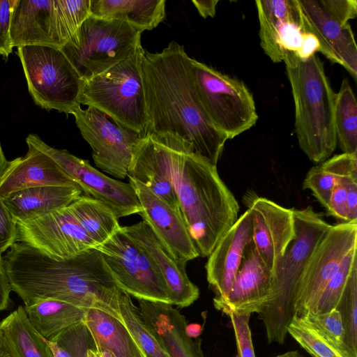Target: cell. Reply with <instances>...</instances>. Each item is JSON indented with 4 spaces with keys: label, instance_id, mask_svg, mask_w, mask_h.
I'll return each instance as SVG.
<instances>
[{
    "label": "cell",
    "instance_id": "43",
    "mask_svg": "<svg viewBox=\"0 0 357 357\" xmlns=\"http://www.w3.org/2000/svg\"><path fill=\"white\" fill-rule=\"evenodd\" d=\"M15 0H0V55L5 58L13 52L10 29Z\"/></svg>",
    "mask_w": 357,
    "mask_h": 357
},
{
    "label": "cell",
    "instance_id": "47",
    "mask_svg": "<svg viewBox=\"0 0 357 357\" xmlns=\"http://www.w3.org/2000/svg\"><path fill=\"white\" fill-rule=\"evenodd\" d=\"M11 289L6 273L3 257L0 252V311L8 308L10 302Z\"/></svg>",
    "mask_w": 357,
    "mask_h": 357
},
{
    "label": "cell",
    "instance_id": "13",
    "mask_svg": "<svg viewBox=\"0 0 357 357\" xmlns=\"http://www.w3.org/2000/svg\"><path fill=\"white\" fill-rule=\"evenodd\" d=\"M357 247V222L331 225L309 257L297 284L294 312H310L323 289L346 255Z\"/></svg>",
    "mask_w": 357,
    "mask_h": 357
},
{
    "label": "cell",
    "instance_id": "49",
    "mask_svg": "<svg viewBox=\"0 0 357 357\" xmlns=\"http://www.w3.org/2000/svg\"><path fill=\"white\" fill-rule=\"evenodd\" d=\"M218 0H192V3L203 18L214 17Z\"/></svg>",
    "mask_w": 357,
    "mask_h": 357
},
{
    "label": "cell",
    "instance_id": "28",
    "mask_svg": "<svg viewBox=\"0 0 357 357\" xmlns=\"http://www.w3.org/2000/svg\"><path fill=\"white\" fill-rule=\"evenodd\" d=\"M84 322L96 348L107 349L116 357H144L121 320L100 310L89 308Z\"/></svg>",
    "mask_w": 357,
    "mask_h": 357
},
{
    "label": "cell",
    "instance_id": "34",
    "mask_svg": "<svg viewBox=\"0 0 357 357\" xmlns=\"http://www.w3.org/2000/svg\"><path fill=\"white\" fill-rule=\"evenodd\" d=\"M344 329V343L351 357H357V267H355L335 308Z\"/></svg>",
    "mask_w": 357,
    "mask_h": 357
},
{
    "label": "cell",
    "instance_id": "52",
    "mask_svg": "<svg viewBox=\"0 0 357 357\" xmlns=\"http://www.w3.org/2000/svg\"><path fill=\"white\" fill-rule=\"evenodd\" d=\"M54 357H70V355L61 348L57 343L46 340Z\"/></svg>",
    "mask_w": 357,
    "mask_h": 357
},
{
    "label": "cell",
    "instance_id": "4",
    "mask_svg": "<svg viewBox=\"0 0 357 357\" xmlns=\"http://www.w3.org/2000/svg\"><path fill=\"white\" fill-rule=\"evenodd\" d=\"M283 61L294 102L299 146L311 161L324 162L337 146L335 93L321 60L315 54L301 59L293 52H284Z\"/></svg>",
    "mask_w": 357,
    "mask_h": 357
},
{
    "label": "cell",
    "instance_id": "2",
    "mask_svg": "<svg viewBox=\"0 0 357 357\" xmlns=\"http://www.w3.org/2000/svg\"><path fill=\"white\" fill-rule=\"evenodd\" d=\"M3 260L11 291L21 298L24 306L55 299L85 309L96 308L121 320L122 290L96 248L56 260L33 247L16 242Z\"/></svg>",
    "mask_w": 357,
    "mask_h": 357
},
{
    "label": "cell",
    "instance_id": "45",
    "mask_svg": "<svg viewBox=\"0 0 357 357\" xmlns=\"http://www.w3.org/2000/svg\"><path fill=\"white\" fill-rule=\"evenodd\" d=\"M321 1L330 13L345 22L356 17L357 1L356 0H321Z\"/></svg>",
    "mask_w": 357,
    "mask_h": 357
},
{
    "label": "cell",
    "instance_id": "50",
    "mask_svg": "<svg viewBox=\"0 0 357 357\" xmlns=\"http://www.w3.org/2000/svg\"><path fill=\"white\" fill-rule=\"evenodd\" d=\"M13 163V160L10 161L6 159L0 144V184Z\"/></svg>",
    "mask_w": 357,
    "mask_h": 357
},
{
    "label": "cell",
    "instance_id": "11",
    "mask_svg": "<svg viewBox=\"0 0 357 357\" xmlns=\"http://www.w3.org/2000/svg\"><path fill=\"white\" fill-rule=\"evenodd\" d=\"M76 125L92 149L97 167L117 178L128 177L133 151L142 135L116 123L98 109L74 110Z\"/></svg>",
    "mask_w": 357,
    "mask_h": 357
},
{
    "label": "cell",
    "instance_id": "9",
    "mask_svg": "<svg viewBox=\"0 0 357 357\" xmlns=\"http://www.w3.org/2000/svg\"><path fill=\"white\" fill-rule=\"evenodd\" d=\"M192 71L204 109L228 139L256 124L258 114L255 100L244 82L194 59Z\"/></svg>",
    "mask_w": 357,
    "mask_h": 357
},
{
    "label": "cell",
    "instance_id": "12",
    "mask_svg": "<svg viewBox=\"0 0 357 357\" xmlns=\"http://www.w3.org/2000/svg\"><path fill=\"white\" fill-rule=\"evenodd\" d=\"M26 142L50 156L77 184L84 195L107 204L118 219L140 211L137 195L129 182L124 183L105 175L93 167L88 160L77 158L67 150L49 146L37 135H29Z\"/></svg>",
    "mask_w": 357,
    "mask_h": 357
},
{
    "label": "cell",
    "instance_id": "51",
    "mask_svg": "<svg viewBox=\"0 0 357 357\" xmlns=\"http://www.w3.org/2000/svg\"><path fill=\"white\" fill-rule=\"evenodd\" d=\"M0 357H14L8 343L0 327Z\"/></svg>",
    "mask_w": 357,
    "mask_h": 357
},
{
    "label": "cell",
    "instance_id": "25",
    "mask_svg": "<svg viewBox=\"0 0 357 357\" xmlns=\"http://www.w3.org/2000/svg\"><path fill=\"white\" fill-rule=\"evenodd\" d=\"M128 177L147 187L173 208L180 211L170 175L151 134L142 137L135 147Z\"/></svg>",
    "mask_w": 357,
    "mask_h": 357
},
{
    "label": "cell",
    "instance_id": "26",
    "mask_svg": "<svg viewBox=\"0 0 357 357\" xmlns=\"http://www.w3.org/2000/svg\"><path fill=\"white\" fill-rule=\"evenodd\" d=\"M83 194L80 188L73 186H40L13 192L2 200L17 222L66 208Z\"/></svg>",
    "mask_w": 357,
    "mask_h": 357
},
{
    "label": "cell",
    "instance_id": "14",
    "mask_svg": "<svg viewBox=\"0 0 357 357\" xmlns=\"http://www.w3.org/2000/svg\"><path fill=\"white\" fill-rule=\"evenodd\" d=\"M16 225V242L33 247L56 260L69 259L96 245L68 206L33 220L17 222Z\"/></svg>",
    "mask_w": 357,
    "mask_h": 357
},
{
    "label": "cell",
    "instance_id": "54",
    "mask_svg": "<svg viewBox=\"0 0 357 357\" xmlns=\"http://www.w3.org/2000/svg\"><path fill=\"white\" fill-rule=\"evenodd\" d=\"M97 351L99 353L100 357H116L113 353L104 348H96Z\"/></svg>",
    "mask_w": 357,
    "mask_h": 357
},
{
    "label": "cell",
    "instance_id": "24",
    "mask_svg": "<svg viewBox=\"0 0 357 357\" xmlns=\"http://www.w3.org/2000/svg\"><path fill=\"white\" fill-rule=\"evenodd\" d=\"M13 163L0 184V199L13 192L40 186L79 187L45 153L31 144Z\"/></svg>",
    "mask_w": 357,
    "mask_h": 357
},
{
    "label": "cell",
    "instance_id": "23",
    "mask_svg": "<svg viewBox=\"0 0 357 357\" xmlns=\"http://www.w3.org/2000/svg\"><path fill=\"white\" fill-rule=\"evenodd\" d=\"M10 34L13 47L42 45L61 49L54 0H15Z\"/></svg>",
    "mask_w": 357,
    "mask_h": 357
},
{
    "label": "cell",
    "instance_id": "3",
    "mask_svg": "<svg viewBox=\"0 0 357 357\" xmlns=\"http://www.w3.org/2000/svg\"><path fill=\"white\" fill-rule=\"evenodd\" d=\"M170 175L199 257H208L238 219L239 206L216 165L177 135L151 133Z\"/></svg>",
    "mask_w": 357,
    "mask_h": 357
},
{
    "label": "cell",
    "instance_id": "6",
    "mask_svg": "<svg viewBox=\"0 0 357 357\" xmlns=\"http://www.w3.org/2000/svg\"><path fill=\"white\" fill-rule=\"evenodd\" d=\"M145 50L140 45L127 59L84 82L79 104L106 114L122 126L144 136L146 116L141 75Z\"/></svg>",
    "mask_w": 357,
    "mask_h": 357
},
{
    "label": "cell",
    "instance_id": "41",
    "mask_svg": "<svg viewBox=\"0 0 357 357\" xmlns=\"http://www.w3.org/2000/svg\"><path fill=\"white\" fill-rule=\"evenodd\" d=\"M352 179H357V175L337 176L330 197L326 211L338 223L349 222L347 195L348 184Z\"/></svg>",
    "mask_w": 357,
    "mask_h": 357
},
{
    "label": "cell",
    "instance_id": "55",
    "mask_svg": "<svg viewBox=\"0 0 357 357\" xmlns=\"http://www.w3.org/2000/svg\"><path fill=\"white\" fill-rule=\"evenodd\" d=\"M275 357H303L298 351H289Z\"/></svg>",
    "mask_w": 357,
    "mask_h": 357
},
{
    "label": "cell",
    "instance_id": "31",
    "mask_svg": "<svg viewBox=\"0 0 357 357\" xmlns=\"http://www.w3.org/2000/svg\"><path fill=\"white\" fill-rule=\"evenodd\" d=\"M68 208L96 245L106 241L121 228L113 211L90 196L82 195Z\"/></svg>",
    "mask_w": 357,
    "mask_h": 357
},
{
    "label": "cell",
    "instance_id": "27",
    "mask_svg": "<svg viewBox=\"0 0 357 357\" xmlns=\"http://www.w3.org/2000/svg\"><path fill=\"white\" fill-rule=\"evenodd\" d=\"M165 0H91L90 15L126 22L142 32L152 30L166 15Z\"/></svg>",
    "mask_w": 357,
    "mask_h": 357
},
{
    "label": "cell",
    "instance_id": "21",
    "mask_svg": "<svg viewBox=\"0 0 357 357\" xmlns=\"http://www.w3.org/2000/svg\"><path fill=\"white\" fill-rule=\"evenodd\" d=\"M252 241V218L247 209L222 236L208 256L205 268L214 298L222 297L229 290L246 247Z\"/></svg>",
    "mask_w": 357,
    "mask_h": 357
},
{
    "label": "cell",
    "instance_id": "48",
    "mask_svg": "<svg viewBox=\"0 0 357 357\" xmlns=\"http://www.w3.org/2000/svg\"><path fill=\"white\" fill-rule=\"evenodd\" d=\"M347 204L349 222H357V179H352L348 184Z\"/></svg>",
    "mask_w": 357,
    "mask_h": 357
},
{
    "label": "cell",
    "instance_id": "44",
    "mask_svg": "<svg viewBox=\"0 0 357 357\" xmlns=\"http://www.w3.org/2000/svg\"><path fill=\"white\" fill-rule=\"evenodd\" d=\"M17 239V225L10 212L0 199V252L10 248Z\"/></svg>",
    "mask_w": 357,
    "mask_h": 357
},
{
    "label": "cell",
    "instance_id": "46",
    "mask_svg": "<svg viewBox=\"0 0 357 357\" xmlns=\"http://www.w3.org/2000/svg\"><path fill=\"white\" fill-rule=\"evenodd\" d=\"M319 50V44L317 38L312 33L305 32L303 41L295 55L301 59H307Z\"/></svg>",
    "mask_w": 357,
    "mask_h": 357
},
{
    "label": "cell",
    "instance_id": "33",
    "mask_svg": "<svg viewBox=\"0 0 357 357\" xmlns=\"http://www.w3.org/2000/svg\"><path fill=\"white\" fill-rule=\"evenodd\" d=\"M121 318L144 357H169L143 319L130 296L122 291L119 298Z\"/></svg>",
    "mask_w": 357,
    "mask_h": 357
},
{
    "label": "cell",
    "instance_id": "53",
    "mask_svg": "<svg viewBox=\"0 0 357 357\" xmlns=\"http://www.w3.org/2000/svg\"><path fill=\"white\" fill-rule=\"evenodd\" d=\"M202 327L197 324H187L185 332L192 338H197L201 334Z\"/></svg>",
    "mask_w": 357,
    "mask_h": 357
},
{
    "label": "cell",
    "instance_id": "10",
    "mask_svg": "<svg viewBox=\"0 0 357 357\" xmlns=\"http://www.w3.org/2000/svg\"><path fill=\"white\" fill-rule=\"evenodd\" d=\"M98 250L118 287L139 300L171 304L166 282L148 255L121 228Z\"/></svg>",
    "mask_w": 357,
    "mask_h": 357
},
{
    "label": "cell",
    "instance_id": "5",
    "mask_svg": "<svg viewBox=\"0 0 357 357\" xmlns=\"http://www.w3.org/2000/svg\"><path fill=\"white\" fill-rule=\"evenodd\" d=\"M295 234L273 272L269 297L258 313L268 343L282 344L294 312V297L300 276L312 252L331 227L309 206L293 208Z\"/></svg>",
    "mask_w": 357,
    "mask_h": 357
},
{
    "label": "cell",
    "instance_id": "16",
    "mask_svg": "<svg viewBox=\"0 0 357 357\" xmlns=\"http://www.w3.org/2000/svg\"><path fill=\"white\" fill-rule=\"evenodd\" d=\"M252 223V242L273 273L294 237L293 209L284 208L266 198L248 192L243 198Z\"/></svg>",
    "mask_w": 357,
    "mask_h": 357
},
{
    "label": "cell",
    "instance_id": "30",
    "mask_svg": "<svg viewBox=\"0 0 357 357\" xmlns=\"http://www.w3.org/2000/svg\"><path fill=\"white\" fill-rule=\"evenodd\" d=\"M14 357H54L45 339L33 327L24 307L19 306L0 321Z\"/></svg>",
    "mask_w": 357,
    "mask_h": 357
},
{
    "label": "cell",
    "instance_id": "22",
    "mask_svg": "<svg viewBox=\"0 0 357 357\" xmlns=\"http://www.w3.org/2000/svg\"><path fill=\"white\" fill-rule=\"evenodd\" d=\"M143 319L169 357H205L200 338L185 332V317L172 305L139 300Z\"/></svg>",
    "mask_w": 357,
    "mask_h": 357
},
{
    "label": "cell",
    "instance_id": "36",
    "mask_svg": "<svg viewBox=\"0 0 357 357\" xmlns=\"http://www.w3.org/2000/svg\"><path fill=\"white\" fill-rule=\"evenodd\" d=\"M91 0H54L58 33L63 46L90 15Z\"/></svg>",
    "mask_w": 357,
    "mask_h": 357
},
{
    "label": "cell",
    "instance_id": "7",
    "mask_svg": "<svg viewBox=\"0 0 357 357\" xmlns=\"http://www.w3.org/2000/svg\"><path fill=\"white\" fill-rule=\"evenodd\" d=\"M142 33L126 22L90 15L60 50L86 82L129 57L142 45Z\"/></svg>",
    "mask_w": 357,
    "mask_h": 357
},
{
    "label": "cell",
    "instance_id": "8",
    "mask_svg": "<svg viewBox=\"0 0 357 357\" xmlns=\"http://www.w3.org/2000/svg\"><path fill=\"white\" fill-rule=\"evenodd\" d=\"M29 92L38 106L73 114L81 106L84 81L60 49L42 45L17 47Z\"/></svg>",
    "mask_w": 357,
    "mask_h": 357
},
{
    "label": "cell",
    "instance_id": "35",
    "mask_svg": "<svg viewBox=\"0 0 357 357\" xmlns=\"http://www.w3.org/2000/svg\"><path fill=\"white\" fill-rule=\"evenodd\" d=\"M356 251L357 247L354 248L346 255L339 268L323 289L309 314L326 313L335 308L353 269L357 267Z\"/></svg>",
    "mask_w": 357,
    "mask_h": 357
},
{
    "label": "cell",
    "instance_id": "15",
    "mask_svg": "<svg viewBox=\"0 0 357 357\" xmlns=\"http://www.w3.org/2000/svg\"><path fill=\"white\" fill-rule=\"evenodd\" d=\"M303 32L313 34L319 50L328 59L357 78V46L349 22L330 13L321 0H297Z\"/></svg>",
    "mask_w": 357,
    "mask_h": 357
},
{
    "label": "cell",
    "instance_id": "1",
    "mask_svg": "<svg viewBox=\"0 0 357 357\" xmlns=\"http://www.w3.org/2000/svg\"><path fill=\"white\" fill-rule=\"evenodd\" d=\"M141 75L146 134L177 135L217 165L227 135L210 120L197 94L192 58L183 45L170 42L160 52H144ZM145 134V135H146Z\"/></svg>",
    "mask_w": 357,
    "mask_h": 357
},
{
    "label": "cell",
    "instance_id": "40",
    "mask_svg": "<svg viewBox=\"0 0 357 357\" xmlns=\"http://www.w3.org/2000/svg\"><path fill=\"white\" fill-rule=\"evenodd\" d=\"M337 177L321 163L308 171L303 183V188L310 190L326 210Z\"/></svg>",
    "mask_w": 357,
    "mask_h": 357
},
{
    "label": "cell",
    "instance_id": "56",
    "mask_svg": "<svg viewBox=\"0 0 357 357\" xmlns=\"http://www.w3.org/2000/svg\"><path fill=\"white\" fill-rule=\"evenodd\" d=\"M87 357H100L99 353L96 350H89Z\"/></svg>",
    "mask_w": 357,
    "mask_h": 357
},
{
    "label": "cell",
    "instance_id": "38",
    "mask_svg": "<svg viewBox=\"0 0 357 357\" xmlns=\"http://www.w3.org/2000/svg\"><path fill=\"white\" fill-rule=\"evenodd\" d=\"M300 317L312 326L342 357H351L344 343V329L337 310L321 314H308Z\"/></svg>",
    "mask_w": 357,
    "mask_h": 357
},
{
    "label": "cell",
    "instance_id": "39",
    "mask_svg": "<svg viewBox=\"0 0 357 357\" xmlns=\"http://www.w3.org/2000/svg\"><path fill=\"white\" fill-rule=\"evenodd\" d=\"M50 341L57 343L70 357H87L89 350L97 351L92 335L84 321L68 327Z\"/></svg>",
    "mask_w": 357,
    "mask_h": 357
},
{
    "label": "cell",
    "instance_id": "29",
    "mask_svg": "<svg viewBox=\"0 0 357 357\" xmlns=\"http://www.w3.org/2000/svg\"><path fill=\"white\" fill-rule=\"evenodd\" d=\"M33 327L47 340H53L68 327L83 321L86 309L71 303L44 299L24 306Z\"/></svg>",
    "mask_w": 357,
    "mask_h": 357
},
{
    "label": "cell",
    "instance_id": "18",
    "mask_svg": "<svg viewBox=\"0 0 357 357\" xmlns=\"http://www.w3.org/2000/svg\"><path fill=\"white\" fill-rule=\"evenodd\" d=\"M129 183L141 205L139 214L174 257L187 263L199 257L181 211L139 182L129 178Z\"/></svg>",
    "mask_w": 357,
    "mask_h": 357
},
{
    "label": "cell",
    "instance_id": "37",
    "mask_svg": "<svg viewBox=\"0 0 357 357\" xmlns=\"http://www.w3.org/2000/svg\"><path fill=\"white\" fill-rule=\"evenodd\" d=\"M289 333L312 357H342L303 318L294 315L287 327Z\"/></svg>",
    "mask_w": 357,
    "mask_h": 357
},
{
    "label": "cell",
    "instance_id": "19",
    "mask_svg": "<svg viewBox=\"0 0 357 357\" xmlns=\"http://www.w3.org/2000/svg\"><path fill=\"white\" fill-rule=\"evenodd\" d=\"M273 273L259 255L252 241L246 247L240 268L229 290L213 298L215 309L230 313H259L271 292Z\"/></svg>",
    "mask_w": 357,
    "mask_h": 357
},
{
    "label": "cell",
    "instance_id": "17",
    "mask_svg": "<svg viewBox=\"0 0 357 357\" xmlns=\"http://www.w3.org/2000/svg\"><path fill=\"white\" fill-rule=\"evenodd\" d=\"M260 45L274 63L283 61L284 52L296 54L304 32L297 0H257Z\"/></svg>",
    "mask_w": 357,
    "mask_h": 357
},
{
    "label": "cell",
    "instance_id": "20",
    "mask_svg": "<svg viewBox=\"0 0 357 357\" xmlns=\"http://www.w3.org/2000/svg\"><path fill=\"white\" fill-rule=\"evenodd\" d=\"M121 229L159 270L167 286L171 305L185 307L197 300L199 290L187 275L186 263L175 259L144 220Z\"/></svg>",
    "mask_w": 357,
    "mask_h": 357
},
{
    "label": "cell",
    "instance_id": "32",
    "mask_svg": "<svg viewBox=\"0 0 357 357\" xmlns=\"http://www.w3.org/2000/svg\"><path fill=\"white\" fill-rule=\"evenodd\" d=\"M334 123L337 144L342 152L357 153V102L347 78L335 93Z\"/></svg>",
    "mask_w": 357,
    "mask_h": 357
},
{
    "label": "cell",
    "instance_id": "42",
    "mask_svg": "<svg viewBox=\"0 0 357 357\" xmlns=\"http://www.w3.org/2000/svg\"><path fill=\"white\" fill-rule=\"evenodd\" d=\"M250 314L230 313L237 353L235 357H256L249 326Z\"/></svg>",
    "mask_w": 357,
    "mask_h": 357
}]
</instances>
